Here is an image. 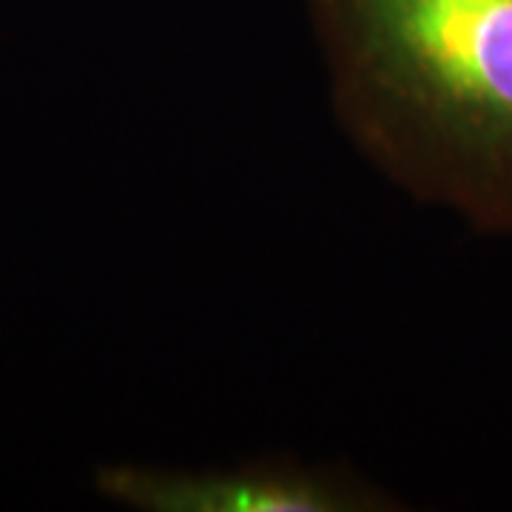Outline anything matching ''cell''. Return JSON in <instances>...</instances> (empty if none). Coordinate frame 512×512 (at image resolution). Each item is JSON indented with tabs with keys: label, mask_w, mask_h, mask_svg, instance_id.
<instances>
[{
	"label": "cell",
	"mask_w": 512,
	"mask_h": 512,
	"mask_svg": "<svg viewBox=\"0 0 512 512\" xmlns=\"http://www.w3.org/2000/svg\"><path fill=\"white\" fill-rule=\"evenodd\" d=\"M97 490L134 512H396L384 487L336 464L256 456L217 467L109 464Z\"/></svg>",
	"instance_id": "cell-2"
},
{
	"label": "cell",
	"mask_w": 512,
	"mask_h": 512,
	"mask_svg": "<svg viewBox=\"0 0 512 512\" xmlns=\"http://www.w3.org/2000/svg\"><path fill=\"white\" fill-rule=\"evenodd\" d=\"M330 114L384 183L512 242V0H305Z\"/></svg>",
	"instance_id": "cell-1"
}]
</instances>
